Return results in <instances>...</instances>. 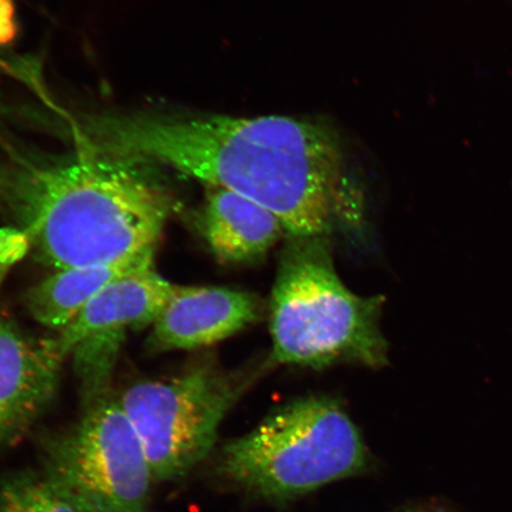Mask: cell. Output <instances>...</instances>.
<instances>
[{
    "instance_id": "cell-6",
    "label": "cell",
    "mask_w": 512,
    "mask_h": 512,
    "mask_svg": "<svg viewBox=\"0 0 512 512\" xmlns=\"http://www.w3.org/2000/svg\"><path fill=\"white\" fill-rule=\"evenodd\" d=\"M241 390L235 377L198 363L169 380L133 384L118 396L156 483L187 476L207 458Z\"/></svg>"
},
{
    "instance_id": "cell-15",
    "label": "cell",
    "mask_w": 512,
    "mask_h": 512,
    "mask_svg": "<svg viewBox=\"0 0 512 512\" xmlns=\"http://www.w3.org/2000/svg\"><path fill=\"white\" fill-rule=\"evenodd\" d=\"M17 34L14 0H0V46L14 41Z\"/></svg>"
},
{
    "instance_id": "cell-2",
    "label": "cell",
    "mask_w": 512,
    "mask_h": 512,
    "mask_svg": "<svg viewBox=\"0 0 512 512\" xmlns=\"http://www.w3.org/2000/svg\"><path fill=\"white\" fill-rule=\"evenodd\" d=\"M144 162L89 149L38 163L11 151L0 164V209L41 265H108L156 251L174 200Z\"/></svg>"
},
{
    "instance_id": "cell-11",
    "label": "cell",
    "mask_w": 512,
    "mask_h": 512,
    "mask_svg": "<svg viewBox=\"0 0 512 512\" xmlns=\"http://www.w3.org/2000/svg\"><path fill=\"white\" fill-rule=\"evenodd\" d=\"M156 251L115 264L67 268L31 287L25 296L30 316L46 328L61 331L108 285L155 268Z\"/></svg>"
},
{
    "instance_id": "cell-1",
    "label": "cell",
    "mask_w": 512,
    "mask_h": 512,
    "mask_svg": "<svg viewBox=\"0 0 512 512\" xmlns=\"http://www.w3.org/2000/svg\"><path fill=\"white\" fill-rule=\"evenodd\" d=\"M88 147L183 174L270 210L290 238H324L343 181L341 146L325 126L288 117L89 121Z\"/></svg>"
},
{
    "instance_id": "cell-13",
    "label": "cell",
    "mask_w": 512,
    "mask_h": 512,
    "mask_svg": "<svg viewBox=\"0 0 512 512\" xmlns=\"http://www.w3.org/2000/svg\"><path fill=\"white\" fill-rule=\"evenodd\" d=\"M126 332H108L83 339L70 356L75 358L76 370L81 377L83 401L89 405L108 393L115 361Z\"/></svg>"
},
{
    "instance_id": "cell-5",
    "label": "cell",
    "mask_w": 512,
    "mask_h": 512,
    "mask_svg": "<svg viewBox=\"0 0 512 512\" xmlns=\"http://www.w3.org/2000/svg\"><path fill=\"white\" fill-rule=\"evenodd\" d=\"M41 464L82 512H149L155 478L118 396L89 403L72 427L44 435Z\"/></svg>"
},
{
    "instance_id": "cell-10",
    "label": "cell",
    "mask_w": 512,
    "mask_h": 512,
    "mask_svg": "<svg viewBox=\"0 0 512 512\" xmlns=\"http://www.w3.org/2000/svg\"><path fill=\"white\" fill-rule=\"evenodd\" d=\"M204 238L217 259L248 264L265 256L286 230L270 210L235 192L210 187L204 207Z\"/></svg>"
},
{
    "instance_id": "cell-12",
    "label": "cell",
    "mask_w": 512,
    "mask_h": 512,
    "mask_svg": "<svg viewBox=\"0 0 512 512\" xmlns=\"http://www.w3.org/2000/svg\"><path fill=\"white\" fill-rule=\"evenodd\" d=\"M0 512H82L53 479L40 470H18L0 478Z\"/></svg>"
},
{
    "instance_id": "cell-14",
    "label": "cell",
    "mask_w": 512,
    "mask_h": 512,
    "mask_svg": "<svg viewBox=\"0 0 512 512\" xmlns=\"http://www.w3.org/2000/svg\"><path fill=\"white\" fill-rule=\"evenodd\" d=\"M27 255L28 242L17 229L9 227L0 230V290L12 268Z\"/></svg>"
},
{
    "instance_id": "cell-3",
    "label": "cell",
    "mask_w": 512,
    "mask_h": 512,
    "mask_svg": "<svg viewBox=\"0 0 512 512\" xmlns=\"http://www.w3.org/2000/svg\"><path fill=\"white\" fill-rule=\"evenodd\" d=\"M383 305L382 297L357 296L344 285L324 238H291L270 306L274 358L300 367L380 368L388 362Z\"/></svg>"
},
{
    "instance_id": "cell-8",
    "label": "cell",
    "mask_w": 512,
    "mask_h": 512,
    "mask_svg": "<svg viewBox=\"0 0 512 512\" xmlns=\"http://www.w3.org/2000/svg\"><path fill=\"white\" fill-rule=\"evenodd\" d=\"M260 313L258 298L245 291L177 286L146 345L151 352L208 347L255 323Z\"/></svg>"
},
{
    "instance_id": "cell-7",
    "label": "cell",
    "mask_w": 512,
    "mask_h": 512,
    "mask_svg": "<svg viewBox=\"0 0 512 512\" xmlns=\"http://www.w3.org/2000/svg\"><path fill=\"white\" fill-rule=\"evenodd\" d=\"M63 362L53 337L30 336L0 316V448L15 443L47 411Z\"/></svg>"
},
{
    "instance_id": "cell-9",
    "label": "cell",
    "mask_w": 512,
    "mask_h": 512,
    "mask_svg": "<svg viewBox=\"0 0 512 512\" xmlns=\"http://www.w3.org/2000/svg\"><path fill=\"white\" fill-rule=\"evenodd\" d=\"M155 268L128 275L102 290L54 339L66 360L83 339L153 325L176 291Z\"/></svg>"
},
{
    "instance_id": "cell-4",
    "label": "cell",
    "mask_w": 512,
    "mask_h": 512,
    "mask_svg": "<svg viewBox=\"0 0 512 512\" xmlns=\"http://www.w3.org/2000/svg\"><path fill=\"white\" fill-rule=\"evenodd\" d=\"M366 445L332 399L312 396L278 409L252 432L224 446L220 473L268 501H288L360 473Z\"/></svg>"
}]
</instances>
